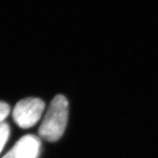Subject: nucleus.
Instances as JSON below:
<instances>
[{
	"label": "nucleus",
	"instance_id": "obj_1",
	"mask_svg": "<svg viewBox=\"0 0 158 158\" xmlns=\"http://www.w3.org/2000/svg\"><path fill=\"white\" fill-rule=\"evenodd\" d=\"M69 102L63 95H56L50 103L38 133L47 141H57L65 130L68 120Z\"/></svg>",
	"mask_w": 158,
	"mask_h": 158
},
{
	"label": "nucleus",
	"instance_id": "obj_4",
	"mask_svg": "<svg viewBox=\"0 0 158 158\" xmlns=\"http://www.w3.org/2000/svg\"><path fill=\"white\" fill-rule=\"evenodd\" d=\"M10 135V127L6 123H0V152L4 148L5 144Z\"/></svg>",
	"mask_w": 158,
	"mask_h": 158
},
{
	"label": "nucleus",
	"instance_id": "obj_2",
	"mask_svg": "<svg viewBox=\"0 0 158 158\" xmlns=\"http://www.w3.org/2000/svg\"><path fill=\"white\" fill-rule=\"evenodd\" d=\"M45 103L37 98H27L17 102L13 110L14 121L21 128H29L37 123L44 112Z\"/></svg>",
	"mask_w": 158,
	"mask_h": 158
},
{
	"label": "nucleus",
	"instance_id": "obj_5",
	"mask_svg": "<svg viewBox=\"0 0 158 158\" xmlns=\"http://www.w3.org/2000/svg\"><path fill=\"white\" fill-rule=\"evenodd\" d=\"M10 113V106L4 102H0V123H3Z\"/></svg>",
	"mask_w": 158,
	"mask_h": 158
},
{
	"label": "nucleus",
	"instance_id": "obj_3",
	"mask_svg": "<svg viewBox=\"0 0 158 158\" xmlns=\"http://www.w3.org/2000/svg\"><path fill=\"white\" fill-rule=\"evenodd\" d=\"M40 150V139L35 135L29 134L19 139L2 158H37Z\"/></svg>",
	"mask_w": 158,
	"mask_h": 158
}]
</instances>
